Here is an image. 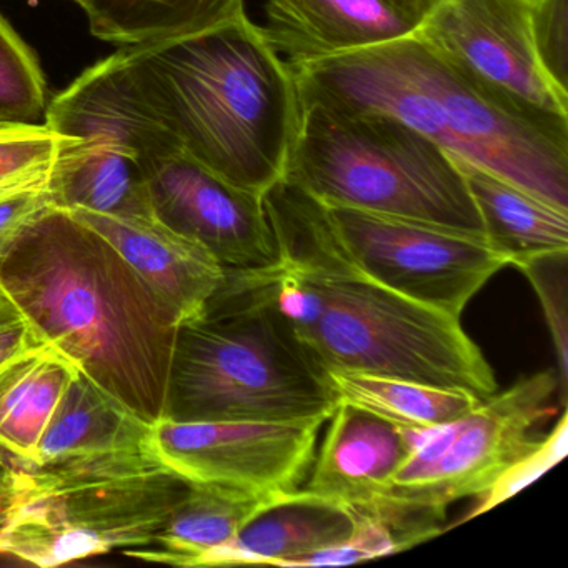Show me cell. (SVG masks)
I'll return each mask as SVG.
<instances>
[{
	"instance_id": "cell-1",
	"label": "cell",
	"mask_w": 568,
	"mask_h": 568,
	"mask_svg": "<svg viewBox=\"0 0 568 568\" xmlns=\"http://www.w3.org/2000/svg\"><path fill=\"white\" fill-rule=\"evenodd\" d=\"M282 264L268 272L278 305L318 364L497 394L490 364L460 318L418 304L342 261L321 225V202L281 179L264 194Z\"/></svg>"
},
{
	"instance_id": "cell-2",
	"label": "cell",
	"mask_w": 568,
	"mask_h": 568,
	"mask_svg": "<svg viewBox=\"0 0 568 568\" xmlns=\"http://www.w3.org/2000/svg\"><path fill=\"white\" fill-rule=\"evenodd\" d=\"M0 285L41 344L152 424L178 321L98 232L48 209L0 257Z\"/></svg>"
},
{
	"instance_id": "cell-3",
	"label": "cell",
	"mask_w": 568,
	"mask_h": 568,
	"mask_svg": "<svg viewBox=\"0 0 568 568\" xmlns=\"http://www.w3.org/2000/svg\"><path fill=\"white\" fill-rule=\"evenodd\" d=\"M121 49L184 154L262 195L284 178L301 118L297 89L245 11L205 31Z\"/></svg>"
},
{
	"instance_id": "cell-4",
	"label": "cell",
	"mask_w": 568,
	"mask_h": 568,
	"mask_svg": "<svg viewBox=\"0 0 568 568\" xmlns=\"http://www.w3.org/2000/svg\"><path fill=\"white\" fill-rule=\"evenodd\" d=\"M287 65L298 105L392 115L452 158L481 165L568 212V145L501 109L415 36Z\"/></svg>"
},
{
	"instance_id": "cell-5",
	"label": "cell",
	"mask_w": 568,
	"mask_h": 568,
	"mask_svg": "<svg viewBox=\"0 0 568 568\" xmlns=\"http://www.w3.org/2000/svg\"><path fill=\"white\" fill-rule=\"evenodd\" d=\"M338 400L264 274L225 272L221 291L175 332L164 414L172 420L327 418Z\"/></svg>"
},
{
	"instance_id": "cell-6",
	"label": "cell",
	"mask_w": 568,
	"mask_h": 568,
	"mask_svg": "<svg viewBox=\"0 0 568 568\" xmlns=\"http://www.w3.org/2000/svg\"><path fill=\"white\" fill-rule=\"evenodd\" d=\"M189 487L191 480L152 448L54 464L14 462L0 555L48 568L145 547Z\"/></svg>"
},
{
	"instance_id": "cell-7",
	"label": "cell",
	"mask_w": 568,
	"mask_h": 568,
	"mask_svg": "<svg viewBox=\"0 0 568 568\" xmlns=\"http://www.w3.org/2000/svg\"><path fill=\"white\" fill-rule=\"evenodd\" d=\"M298 108L297 135L282 179L324 205L485 241L464 175L432 139L381 112Z\"/></svg>"
},
{
	"instance_id": "cell-8",
	"label": "cell",
	"mask_w": 568,
	"mask_h": 568,
	"mask_svg": "<svg viewBox=\"0 0 568 568\" xmlns=\"http://www.w3.org/2000/svg\"><path fill=\"white\" fill-rule=\"evenodd\" d=\"M558 387L554 372H538L450 424L415 428L414 450L367 517L385 525L402 548L437 535L448 505L485 497L540 442L531 435L554 414Z\"/></svg>"
},
{
	"instance_id": "cell-9",
	"label": "cell",
	"mask_w": 568,
	"mask_h": 568,
	"mask_svg": "<svg viewBox=\"0 0 568 568\" xmlns=\"http://www.w3.org/2000/svg\"><path fill=\"white\" fill-rule=\"evenodd\" d=\"M535 0H435L415 38L525 124L568 145V98L541 71Z\"/></svg>"
},
{
	"instance_id": "cell-10",
	"label": "cell",
	"mask_w": 568,
	"mask_h": 568,
	"mask_svg": "<svg viewBox=\"0 0 568 568\" xmlns=\"http://www.w3.org/2000/svg\"><path fill=\"white\" fill-rule=\"evenodd\" d=\"M321 225L332 251L355 271L455 318L508 265L484 239L404 219L321 204Z\"/></svg>"
},
{
	"instance_id": "cell-11",
	"label": "cell",
	"mask_w": 568,
	"mask_h": 568,
	"mask_svg": "<svg viewBox=\"0 0 568 568\" xmlns=\"http://www.w3.org/2000/svg\"><path fill=\"white\" fill-rule=\"evenodd\" d=\"M327 418L295 422L191 420L151 424V448L191 481L232 485L257 494L301 490Z\"/></svg>"
},
{
	"instance_id": "cell-12",
	"label": "cell",
	"mask_w": 568,
	"mask_h": 568,
	"mask_svg": "<svg viewBox=\"0 0 568 568\" xmlns=\"http://www.w3.org/2000/svg\"><path fill=\"white\" fill-rule=\"evenodd\" d=\"M149 194L154 217L204 245L225 272L264 274L281 267L264 195L231 184L184 152L151 172Z\"/></svg>"
},
{
	"instance_id": "cell-13",
	"label": "cell",
	"mask_w": 568,
	"mask_h": 568,
	"mask_svg": "<svg viewBox=\"0 0 568 568\" xmlns=\"http://www.w3.org/2000/svg\"><path fill=\"white\" fill-rule=\"evenodd\" d=\"M45 124L58 134L135 159L148 178L162 162L184 152L142 91L122 49L59 92L45 111Z\"/></svg>"
},
{
	"instance_id": "cell-14",
	"label": "cell",
	"mask_w": 568,
	"mask_h": 568,
	"mask_svg": "<svg viewBox=\"0 0 568 568\" xmlns=\"http://www.w3.org/2000/svg\"><path fill=\"white\" fill-rule=\"evenodd\" d=\"M427 12L404 0H265L258 28L287 64H305L412 38Z\"/></svg>"
},
{
	"instance_id": "cell-15",
	"label": "cell",
	"mask_w": 568,
	"mask_h": 568,
	"mask_svg": "<svg viewBox=\"0 0 568 568\" xmlns=\"http://www.w3.org/2000/svg\"><path fill=\"white\" fill-rule=\"evenodd\" d=\"M105 239L178 324L202 315L225 282V268L199 242L155 217H115L65 211Z\"/></svg>"
},
{
	"instance_id": "cell-16",
	"label": "cell",
	"mask_w": 568,
	"mask_h": 568,
	"mask_svg": "<svg viewBox=\"0 0 568 568\" xmlns=\"http://www.w3.org/2000/svg\"><path fill=\"white\" fill-rule=\"evenodd\" d=\"M305 490L372 515L415 447V428L338 402Z\"/></svg>"
},
{
	"instance_id": "cell-17",
	"label": "cell",
	"mask_w": 568,
	"mask_h": 568,
	"mask_svg": "<svg viewBox=\"0 0 568 568\" xmlns=\"http://www.w3.org/2000/svg\"><path fill=\"white\" fill-rule=\"evenodd\" d=\"M354 511L314 491L278 494L265 500L221 550L201 567L267 564L297 567L314 551L345 544L354 534Z\"/></svg>"
},
{
	"instance_id": "cell-18",
	"label": "cell",
	"mask_w": 568,
	"mask_h": 568,
	"mask_svg": "<svg viewBox=\"0 0 568 568\" xmlns=\"http://www.w3.org/2000/svg\"><path fill=\"white\" fill-rule=\"evenodd\" d=\"M145 448L151 424L79 371L39 442L36 464Z\"/></svg>"
},
{
	"instance_id": "cell-19",
	"label": "cell",
	"mask_w": 568,
	"mask_h": 568,
	"mask_svg": "<svg viewBox=\"0 0 568 568\" xmlns=\"http://www.w3.org/2000/svg\"><path fill=\"white\" fill-rule=\"evenodd\" d=\"M271 497L274 495L232 485L191 481L187 494L154 540L122 554L138 560L201 567L202 561L225 547L244 521Z\"/></svg>"
},
{
	"instance_id": "cell-20",
	"label": "cell",
	"mask_w": 568,
	"mask_h": 568,
	"mask_svg": "<svg viewBox=\"0 0 568 568\" xmlns=\"http://www.w3.org/2000/svg\"><path fill=\"white\" fill-rule=\"evenodd\" d=\"M452 161L467 182L484 224L485 241L507 258L508 265L528 255L568 248V212L481 165L458 158Z\"/></svg>"
},
{
	"instance_id": "cell-21",
	"label": "cell",
	"mask_w": 568,
	"mask_h": 568,
	"mask_svg": "<svg viewBox=\"0 0 568 568\" xmlns=\"http://www.w3.org/2000/svg\"><path fill=\"white\" fill-rule=\"evenodd\" d=\"M52 207L115 217H154L149 178L135 159L101 145L69 142L48 182Z\"/></svg>"
},
{
	"instance_id": "cell-22",
	"label": "cell",
	"mask_w": 568,
	"mask_h": 568,
	"mask_svg": "<svg viewBox=\"0 0 568 568\" xmlns=\"http://www.w3.org/2000/svg\"><path fill=\"white\" fill-rule=\"evenodd\" d=\"M79 367L44 345L0 367V454L36 464L38 447Z\"/></svg>"
},
{
	"instance_id": "cell-23",
	"label": "cell",
	"mask_w": 568,
	"mask_h": 568,
	"mask_svg": "<svg viewBox=\"0 0 568 568\" xmlns=\"http://www.w3.org/2000/svg\"><path fill=\"white\" fill-rule=\"evenodd\" d=\"M91 32L119 48L194 34L231 21L244 0H72Z\"/></svg>"
},
{
	"instance_id": "cell-24",
	"label": "cell",
	"mask_w": 568,
	"mask_h": 568,
	"mask_svg": "<svg viewBox=\"0 0 568 568\" xmlns=\"http://www.w3.org/2000/svg\"><path fill=\"white\" fill-rule=\"evenodd\" d=\"M327 377L338 402L364 408L402 427H440L481 402L468 392L384 375L328 371Z\"/></svg>"
},
{
	"instance_id": "cell-25",
	"label": "cell",
	"mask_w": 568,
	"mask_h": 568,
	"mask_svg": "<svg viewBox=\"0 0 568 568\" xmlns=\"http://www.w3.org/2000/svg\"><path fill=\"white\" fill-rule=\"evenodd\" d=\"M74 141L45 122L0 121V194L48 182L62 149Z\"/></svg>"
},
{
	"instance_id": "cell-26",
	"label": "cell",
	"mask_w": 568,
	"mask_h": 568,
	"mask_svg": "<svg viewBox=\"0 0 568 568\" xmlns=\"http://www.w3.org/2000/svg\"><path fill=\"white\" fill-rule=\"evenodd\" d=\"M45 95L48 85L34 51L0 14V121H41Z\"/></svg>"
},
{
	"instance_id": "cell-27",
	"label": "cell",
	"mask_w": 568,
	"mask_h": 568,
	"mask_svg": "<svg viewBox=\"0 0 568 568\" xmlns=\"http://www.w3.org/2000/svg\"><path fill=\"white\" fill-rule=\"evenodd\" d=\"M514 265L530 281L544 308L557 355L560 397L565 404L568 377V248L528 255Z\"/></svg>"
},
{
	"instance_id": "cell-28",
	"label": "cell",
	"mask_w": 568,
	"mask_h": 568,
	"mask_svg": "<svg viewBox=\"0 0 568 568\" xmlns=\"http://www.w3.org/2000/svg\"><path fill=\"white\" fill-rule=\"evenodd\" d=\"M531 36L541 71L568 98V0H535Z\"/></svg>"
},
{
	"instance_id": "cell-29",
	"label": "cell",
	"mask_w": 568,
	"mask_h": 568,
	"mask_svg": "<svg viewBox=\"0 0 568 568\" xmlns=\"http://www.w3.org/2000/svg\"><path fill=\"white\" fill-rule=\"evenodd\" d=\"M567 454V414L558 422L554 434L547 440H540L520 462L514 465L485 497L480 498V507L474 514H481L494 507L498 501L510 497L515 491L520 490L524 485L530 484L538 474L557 464Z\"/></svg>"
},
{
	"instance_id": "cell-30",
	"label": "cell",
	"mask_w": 568,
	"mask_h": 568,
	"mask_svg": "<svg viewBox=\"0 0 568 568\" xmlns=\"http://www.w3.org/2000/svg\"><path fill=\"white\" fill-rule=\"evenodd\" d=\"M48 182L0 194V257L11 251L39 215L52 207Z\"/></svg>"
},
{
	"instance_id": "cell-31",
	"label": "cell",
	"mask_w": 568,
	"mask_h": 568,
	"mask_svg": "<svg viewBox=\"0 0 568 568\" xmlns=\"http://www.w3.org/2000/svg\"><path fill=\"white\" fill-rule=\"evenodd\" d=\"M44 347L18 305L0 285V367L24 352Z\"/></svg>"
},
{
	"instance_id": "cell-32",
	"label": "cell",
	"mask_w": 568,
	"mask_h": 568,
	"mask_svg": "<svg viewBox=\"0 0 568 568\" xmlns=\"http://www.w3.org/2000/svg\"><path fill=\"white\" fill-rule=\"evenodd\" d=\"M9 471H11V465H4V467H0V528H2V525H4L6 497H8L9 487Z\"/></svg>"
},
{
	"instance_id": "cell-33",
	"label": "cell",
	"mask_w": 568,
	"mask_h": 568,
	"mask_svg": "<svg viewBox=\"0 0 568 568\" xmlns=\"http://www.w3.org/2000/svg\"><path fill=\"white\" fill-rule=\"evenodd\" d=\"M404 2H407V4L412 6H417V8L428 11V9L432 8V4H434L435 0H404Z\"/></svg>"
},
{
	"instance_id": "cell-34",
	"label": "cell",
	"mask_w": 568,
	"mask_h": 568,
	"mask_svg": "<svg viewBox=\"0 0 568 568\" xmlns=\"http://www.w3.org/2000/svg\"><path fill=\"white\" fill-rule=\"evenodd\" d=\"M0 457H2V454H0ZM4 465H9V464H6V462L0 460V467H4Z\"/></svg>"
}]
</instances>
